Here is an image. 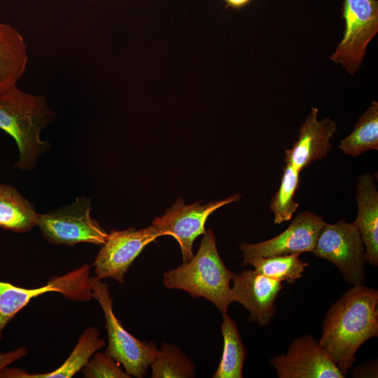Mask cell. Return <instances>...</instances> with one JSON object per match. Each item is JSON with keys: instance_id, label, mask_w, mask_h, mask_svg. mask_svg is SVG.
<instances>
[{"instance_id": "26", "label": "cell", "mask_w": 378, "mask_h": 378, "mask_svg": "<svg viewBox=\"0 0 378 378\" xmlns=\"http://www.w3.org/2000/svg\"><path fill=\"white\" fill-rule=\"evenodd\" d=\"M27 353V349L23 346L5 353L0 352V372L9 364L25 356Z\"/></svg>"}, {"instance_id": "24", "label": "cell", "mask_w": 378, "mask_h": 378, "mask_svg": "<svg viewBox=\"0 0 378 378\" xmlns=\"http://www.w3.org/2000/svg\"><path fill=\"white\" fill-rule=\"evenodd\" d=\"M87 378H130L125 370L106 351L96 352L82 369Z\"/></svg>"}, {"instance_id": "3", "label": "cell", "mask_w": 378, "mask_h": 378, "mask_svg": "<svg viewBox=\"0 0 378 378\" xmlns=\"http://www.w3.org/2000/svg\"><path fill=\"white\" fill-rule=\"evenodd\" d=\"M234 274L220 258L214 232L209 229L204 234L195 255L164 273L163 284L169 289L186 291L195 298H206L224 314L235 302L230 285Z\"/></svg>"}, {"instance_id": "17", "label": "cell", "mask_w": 378, "mask_h": 378, "mask_svg": "<svg viewBox=\"0 0 378 378\" xmlns=\"http://www.w3.org/2000/svg\"><path fill=\"white\" fill-rule=\"evenodd\" d=\"M27 62V46L21 33L0 22V94L17 85Z\"/></svg>"}, {"instance_id": "25", "label": "cell", "mask_w": 378, "mask_h": 378, "mask_svg": "<svg viewBox=\"0 0 378 378\" xmlns=\"http://www.w3.org/2000/svg\"><path fill=\"white\" fill-rule=\"evenodd\" d=\"M377 360L374 359L363 363L352 370L353 377H377Z\"/></svg>"}, {"instance_id": "10", "label": "cell", "mask_w": 378, "mask_h": 378, "mask_svg": "<svg viewBox=\"0 0 378 378\" xmlns=\"http://www.w3.org/2000/svg\"><path fill=\"white\" fill-rule=\"evenodd\" d=\"M158 237L151 225L139 230L129 227L111 230L93 264L95 277L112 278L118 283H124L130 266L144 248Z\"/></svg>"}, {"instance_id": "4", "label": "cell", "mask_w": 378, "mask_h": 378, "mask_svg": "<svg viewBox=\"0 0 378 378\" xmlns=\"http://www.w3.org/2000/svg\"><path fill=\"white\" fill-rule=\"evenodd\" d=\"M92 297L100 304L105 318L108 346L105 351L136 378L144 377L157 352L153 342L141 341L126 330L113 311L108 286L97 277H90Z\"/></svg>"}, {"instance_id": "7", "label": "cell", "mask_w": 378, "mask_h": 378, "mask_svg": "<svg viewBox=\"0 0 378 378\" xmlns=\"http://www.w3.org/2000/svg\"><path fill=\"white\" fill-rule=\"evenodd\" d=\"M342 38L330 59L354 76L363 62L366 49L378 32L377 0H344Z\"/></svg>"}, {"instance_id": "5", "label": "cell", "mask_w": 378, "mask_h": 378, "mask_svg": "<svg viewBox=\"0 0 378 378\" xmlns=\"http://www.w3.org/2000/svg\"><path fill=\"white\" fill-rule=\"evenodd\" d=\"M312 253L335 265L348 284H364L365 249L354 223L344 219L333 224L325 222Z\"/></svg>"}, {"instance_id": "22", "label": "cell", "mask_w": 378, "mask_h": 378, "mask_svg": "<svg viewBox=\"0 0 378 378\" xmlns=\"http://www.w3.org/2000/svg\"><path fill=\"white\" fill-rule=\"evenodd\" d=\"M152 378H188L195 377L193 362L178 348L163 342L150 365Z\"/></svg>"}, {"instance_id": "11", "label": "cell", "mask_w": 378, "mask_h": 378, "mask_svg": "<svg viewBox=\"0 0 378 378\" xmlns=\"http://www.w3.org/2000/svg\"><path fill=\"white\" fill-rule=\"evenodd\" d=\"M279 378H344L319 342L311 335L293 340L286 353L270 359Z\"/></svg>"}, {"instance_id": "15", "label": "cell", "mask_w": 378, "mask_h": 378, "mask_svg": "<svg viewBox=\"0 0 378 378\" xmlns=\"http://www.w3.org/2000/svg\"><path fill=\"white\" fill-rule=\"evenodd\" d=\"M357 226L365 249L366 262L378 265V190L373 175L358 177L356 190Z\"/></svg>"}, {"instance_id": "28", "label": "cell", "mask_w": 378, "mask_h": 378, "mask_svg": "<svg viewBox=\"0 0 378 378\" xmlns=\"http://www.w3.org/2000/svg\"><path fill=\"white\" fill-rule=\"evenodd\" d=\"M88 1H95V0H88Z\"/></svg>"}, {"instance_id": "19", "label": "cell", "mask_w": 378, "mask_h": 378, "mask_svg": "<svg viewBox=\"0 0 378 378\" xmlns=\"http://www.w3.org/2000/svg\"><path fill=\"white\" fill-rule=\"evenodd\" d=\"M220 328L223 337V351L214 378H242L246 356L235 321L227 313L223 314Z\"/></svg>"}, {"instance_id": "14", "label": "cell", "mask_w": 378, "mask_h": 378, "mask_svg": "<svg viewBox=\"0 0 378 378\" xmlns=\"http://www.w3.org/2000/svg\"><path fill=\"white\" fill-rule=\"evenodd\" d=\"M318 108L312 107L300 127L298 139L285 151L286 162L299 172L327 156L332 147L330 140L337 132L336 123L330 116L318 120Z\"/></svg>"}, {"instance_id": "9", "label": "cell", "mask_w": 378, "mask_h": 378, "mask_svg": "<svg viewBox=\"0 0 378 378\" xmlns=\"http://www.w3.org/2000/svg\"><path fill=\"white\" fill-rule=\"evenodd\" d=\"M241 198L235 194L227 198L210 202L202 205L201 202L185 204L184 200L178 199L165 213L155 218L150 225L158 237L172 236L179 244L183 262L193 256L192 244L195 239L206 233L205 223L209 216L218 209Z\"/></svg>"}, {"instance_id": "23", "label": "cell", "mask_w": 378, "mask_h": 378, "mask_svg": "<svg viewBox=\"0 0 378 378\" xmlns=\"http://www.w3.org/2000/svg\"><path fill=\"white\" fill-rule=\"evenodd\" d=\"M300 173L288 163L283 169L279 190L273 196L270 205L274 224L290 220L298 209L299 204L295 201L294 196L299 186Z\"/></svg>"}, {"instance_id": "27", "label": "cell", "mask_w": 378, "mask_h": 378, "mask_svg": "<svg viewBox=\"0 0 378 378\" xmlns=\"http://www.w3.org/2000/svg\"><path fill=\"white\" fill-rule=\"evenodd\" d=\"M226 7L240 9L247 6L252 0H223Z\"/></svg>"}, {"instance_id": "8", "label": "cell", "mask_w": 378, "mask_h": 378, "mask_svg": "<svg viewBox=\"0 0 378 378\" xmlns=\"http://www.w3.org/2000/svg\"><path fill=\"white\" fill-rule=\"evenodd\" d=\"M90 267L83 265L70 272L51 278L38 288H25L0 281V340L8 323L32 298L57 292L74 301H87L92 297L90 284Z\"/></svg>"}, {"instance_id": "6", "label": "cell", "mask_w": 378, "mask_h": 378, "mask_svg": "<svg viewBox=\"0 0 378 378\" xmlns=\"http://www.w3.org/2000/svg\"><path fill=\"white\" fill-rule=\"evenodd\" d=\"M91 200L77 197L71 204L39 214L37 225L50 243L74 246L86 242L103 245L108 233L90 215Z\"/></svg>"}, {"instance_id": "18", "label": "cell", "mask_w": 378, "mask_h": 378, "mask_svg": "<svg viewBox=\"0 0 378 378\" xmlns=\"http://www.w3.org/2000/svg\"><path fill=\"white\" fill-rule=\"evenodd\" d=\"M39 214L13 186L0 183V228L27 232L37 225Z\"/></svg>"}, {"instance_id": "21", "label": "cell", "mask_w": 378, "mask_h": 378, "mask_svg": "<svg viewBox=\"0 0 378 378\" xmlns=\"http://www.w3.org/2000/svg\"><path fill=\"white\" fill-rule=\"evenodd\" d=\"M298 254L255 258L243 261L254 270L279 282L294 283L301 278L309 263L300 259Z\"/></svg>"}, {"instance_id": "2", "label": "cell", "mask_w": 378, "mask_h": 378, "mask_svg": "<svg viewBox=\"0 0 378 378\" xmlns=\"http://www.w3.org/2000/svg\"><path fill=\"white\" fill-rule=\"evenodd\" d=\"M55 113L43 95L27 93L15 85L0 94V129L16 142L19 158L15 167L31 170L48 148L41 132L53 122Z\"/></svg>"}, {"instance_id": "16", "label": "cell", "mask_w": 378, "mask_h": 378, "mask_svg": "<svg viewBox=\"0 0 378 378\" xmlns=\"http://www.w3.org/2000/svg\"><path fill=\"white\" fill-rule=\"evenodd\" d=\"M106 343L100 338L96 327L85 329L69 357L58 368L48 372L31 374L18 368H8L0 372V377L8 378H71L81 370L92 356Z\"/></svg>"}, {"instance_id": "20", "label": "cell", "mask_w": 378, "mask_h": 378, "mask_svg": "<svg viewBox=\"0 0 378 378\" xmlns=\"http://www.w3.org/2000/svg\"><path fill=\"white\" fill-rule=\"evenodd\" d=\"M346 155L358 156L378 150V102L372 101L356 124L351 133L339 146Z\"/></svg>"}, {"instance_id": "13", "label": "cell", "mask_w": 378, "mask_h": 378, "mask_svg": "<svg viewBox=\"0 0 378 378\" xmlns=\"http://www.w3.org/2000/svg\"><path fill=\"white\" fill-rule=\"evenodd\" d=\"M232 281L235 302L249 311L248 321L268 326L276 313L275 302L283 288L281 282L254 270L234 274Z\"/></svg>"}, {"instance_id": "1", "label": "cell", "mask_w": 378, "mask_h": 378, "mask_svg": "<svg viewBox=\"0 0 378 378\" xmlns=\"http://www.w3.org/2000/svg\"><path fill=\"white\" fill-rule=\"evenodd\" d=\"M320 345L346 377L360 346L378 337V291L354 285L328 311Z\"/></svg>"}, {"instance_id": "12", "label": "cell", "mask_w": 378, "mask_h": 378, "mask_svg": "<svg viewBox=\"0 0 378 378\" xmlns=\"http://www.w3.org/2000/svg\"><path fill=\"white\" fill-rule=\"evenodd\" d=\"M324 223L323 218L315 213L300 212L277 236L256 244L241 243L239 249L243 253V261L255 258L312 252Z\"/></svg>"}]
</instances>
